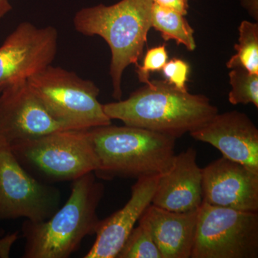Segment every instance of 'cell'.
<instances>
[{"label": "cell", "instance_id": "6da1fadb", "mask_svg": "<svg viewBox=\"0 0 258 258\" xmlns=\"http://www.w3.org/2000/svg\"><path fill=\"white\" fill-rule=\"evenodd\" d=\"M111 119L175 139L205 124L218 113L208 97L181 91L166 81H152L127 99L103 105Z\"/></svg>", "mask_w": 258, "mask_h": 258}, {"label": "cell", "instance_id": "7a4b0ae2", "mask_svg": "<svg viewBox=\"0 0 258 258\" xmlns=\"http://www.w3.org/2000/svg\"><path fill=\"white\" fill-rule=\"evenodd\" d=\"M103 194L104 185L97 181L94 172L73 181L69 200L50 218L24 221L23 257H69L86 236L96 234L101 221L97 208Z\"/></svg>", "mask_w": 258, "mask_h": 258}, {"label": "cell", "instance_id": "3957f363", "mask_svg": "<svg viewBox=\"0 0 258 258\" xmlns=\"http://www.w3.org/2000/svg\"><path fill=\"white\" fill-rule=\"evenodd\" d=\"M152 0H120L114 5H98L75 15L76 31L85 36H99L111 50L109 74L113 96L121 100L122 77L130 64L138 66L152 28Z\"/></svg>", "mask_w": 258, "mask_h": 258}, {"label": "cell", "instance_id": "277c9868", "mask_svg": "<svg viewBox=\"0 0 258 258\" xmlns=\"http://www.w3.org/2000/svg\"><path fill=\"white\" fill-rule=\"evenodd\" d=\"M100 179L161 175L175 157L176 139L139 127L111 124L90 129Z\"/></svg>", "mask_w": 258, "mask_h": 258}, {"label": "cell", "instance_id": "5b68a950", "mask_svg": "<svg viewBox=\"0 0 258 258\" xmlns=\"http://www.w3.org/2000/svg\"><path fill=\"white\" fill-rule=\"evenodd\" d=\"M91 129V128H90ZM90 129H64L10 147L21 165L38 181H73L98 170Z\"/></svg>", "mask_w": 258, "mask_h": 258}, {"label": "cell", "instance_id": "8992f818", "mask_svg": "<svg viewBox=\"0 0 258 258\" xmlns=\"http://www.w3.org/2000/svg\"><path fill=\"white\" fill-rule=\"evenodd\" d=\"M27 81L47 111L66 128L90 129L111 124L98 100L100 89L93 81L52 64Z\"/></svg>", "mask_w": 258, "mask_h": 258}, {"label": "cell", "instance_id": "52a82bcc", "mask_svg": "<svg viewBox=\"0 0 258 258\" xmlns=\"http://www.w3.org/2000/svg\"><path fill=\"white\" fill-rule=\"evenodd\" d=\"M258 212L203 203L190 258H257Z\"/></svg>", "mask_w": 258, "mask_h": 258}, {"label": "cell", "instance_id": "ba28073f", "mask_svg": "<svg viewBox=\"0 0 258 258\" xmlns=\"http://www.w3.org/2000/svg\"><path fill=\"white\" fill-rule=\"evenodd\" d=\"M61 193L53 184L33 177L8 144L0 143V220H46L60 208Z\"/></svg>", "mask_w": 258, "mask_h": 258}, {"label": "cell", "instance_id": "9c48e42d", "mask_svg": "<svg viewBox=\"0 0 258 258\" xmlns=\"http://www.w3.org/2000/svg\"><path fill=\"white\" fill-rule=\"evenodd\" d=\"M58 32L24 22L0 46V89L37 74L55 60Z\"/></svg>", "mask_w": 258, "mask_h": 258}, {"label": "cell", "instance_id": "30bf717a", "mask_svg": "<svg viewBox=\"0 0 258 258\" xmlns=\"http://www.w3.org/2000/svg\"><path fill=\"white\" fill-rule=\"evenodd\" d=\"M69 129L50 114L27 80L12 83L0 92V143L9 147Z\"/></svg>", "mask_w": 258, "mask_h": 258}, {"label": "cell", "instance_id": "8fae6325", "mask_svg": "<svg viewBox=\"0 0 258 258\" xmlns=\"http://www.w3.org/2000/svg\"><path fill=\"white\" fill-rule=\"evenodd\" d=\"M203 203L258 212V172L222 157L203 169Z\"/></svg>", "mask_w": 258, "mask_h": 258}, {"label": "cell", "instance_id": "7c38bea8", "mask_svg": "<svg viewBox=\"0 0 258 258\" xmlns=\"http://www.w3.org/2000/svg\"><path fill=\"white\" fill-rule=\"evenodd\" d=\"M189 135L213 146L222 157L258 172V130L245 113L237 111L217 113Z\"/></svg>", "mask_w": 258, "mask_h": 258}, {"label": "cell", "instance_id": "4fadbf2b", "mask_svg": "<svg viewBox=\"0 0 258 258\" xmlns=\"http://www.w3.org/2000/svg\"><path fill=\"white\" fill-rule=\"evenodd\" d=\"M159 176L137 179L132 188V197L124 207L100 221L96 240L83 257H117L136 223L152 204Z\"/></svg>", "mask_w": 258, "mask_h": 258}, {"label": "cell", "instance_id": "5bb4252c", "mask_svg": "<svg viewBox=\"0 0 258 258\" xmlns=\"http://www.w3.org/2000/svg\"><path fill=\"white\" fill-rule=\"evenodd\" d=\"M203 169L197 151L190 147L176 154L168 171L159 176L152 205L169 211L198 210L203 204Z\"/></svg>", "mask_w": 258, "mask_h": 258}, {"label": "cell", "instance_id": "9a60e30c", "mask_svg": "<svg viewBox=\"0 0 258 258\" xmlns=\"http://www.w3.org/2000/svg\"><path fill=\"white\" fill-rule=\"evenodd\" d=\"M198 210L171 212L152 204L146 209L142 216L149 223L162 258L191 257Z\"/></svg>", "mask_w": 258, "mask_h": 258}, {"label": "cell", "instance_id": "2e32d148", "mask_svg": "<svg viewBox=\"0 0 258 258\" xmlns=\"http://www.w3.org/2000/svg\"><path fill=\"white\" fill-rule=\"evenodd\" d=\"M151 23L165 41L175 40L178 45H184L189 51L196 48L194 30L181 13L153 3Z\"/></svg>", "mask_w": 258, "mask_h": 258}, {"label": "cell", "instance_id": "e0dca14e", "mask_svg": "<svg viewBox=\"0 0 258 258\" xmlns=\"http://www.w3.org/2000/svg\"><path fill=\"white\" fill-rule=\"evenodd\" d=\"M236 53L226 63L227 69L241 68L251 74H258V24L242 21L239 27Z\"/></svg>", "mask_w": 258, "mask_h": 258}, {"label": "cell", "instance_id": "ac0fdd59", "mask_svg": "<svg viewBox=\"0 0 258 258\" xmlns=\"http://www.w3.org/2000/svg\"><path fill=\"white\" fill-rule=\"evenodd\" d=\"M116 258H162L149 223L143 217L134 227Z\"/></svg>", "mask_w": 258, "mask_h": 258}, {"label": "cell", "instance_id": "d6986e66", "mask_svg": "<svg viewBox=\"0 0 258 258\" xmlns=\"http://www.w3.org/2000/svg\"><path fill=\"white\" fill-rule=\"evenodd\" d=\"M229 78L231 91L228 98L231 104L252 103L258 108V74L237 68L229 73Z\"/></svg>", "mask_w": 258, "mask_h": 258}, {"label": "cell", "instance_id": "ffe728a7", "mask_svg": "<svg viewBox=\"0 0 258 258\" xmlns=\"http://www.w3.org/2000/svg\"><path fill=\"white\" fill-rule=\"evenodd\" d=\"M167 51L166 45L152 47L148 50L144 55L142 66H137V74L140 82L147 84L150 82L149 76L151 73L158 72L162 70L168 61Z\"/></svg>", "mask_w": 258, "mask_h": 258}, {"label": "cell", "instance_id": "44dd1931", "mask_svg": "<svg viewBox=\"0 0 258 258\" xmlns=\"http://www.w3.org/2000/svg\"><path fill=\"white\" fill-rule=\"evenodd\" d=\"M189 71V64L179 58H173L167 61L161 70L166 81L171 86L181 91H187L186 83Z\"/></svg>", "mask_w": 258, "mask_h": 258}, {"label": "cell", "instance_id": "7402d4cb", "mask_svg": "<svg viewBox=\"0 0 258 258\" xmlns=\"http://www.w3.org/2000/svg\"><path fill=\"white\" fill-rule=\"evenodd\" d=\"M153 3L162 7L175 10L186 16L189 9V0H152Z\"/></svg>", "mask_w": 258, "mask_h": 258}, {"label": "cell", "instance_id": "603a6c76", "mask_svg": "<svg viewBox=\"0 0 258 258\" xmlns=\"http://www.w3.org/2000/svg\"><path fill=\"white\" fill-rule=\"evenodd\" d=\"M242 7L247 10L252 18L258 19V0H242Z\"/></svg>", "mask_w": 258, "mask_h": 258}, {"label": "cell", "instance_id": "cb8c5ba5", "mask_svg": "<svg viewBox=\"0 0 258 258\" xmlns=\"http://www.w3.org/2000/svg\"><path fill=\"white\" fill-rule=\"evenodd\" d=\"M13 9L9 0H0V19L5 17Z\"/></svg>", "mask_w": 258, "mask_h": 258}, {"label": "cell", "instance_id": "d4e9b609", "mask_svg": "<svg viewBox=\"0 0 258 258\" xmlns=\"http://www.w3.org/2000/svg\"><path fill=\"white\" fill-rule=\"evenodd\" d=\"M4 234V230H2V229H0V236H2Z\"/></svg>", "mask_w": 258, "mask_h": 258}, {"label": "cell", "instance_id": "484cf974", "mask_svg": "<svg viewBox=\"0 0 258 258\" xmlns=\"http://www.w3.org/2000/svg\"><path fill=\"white\" fill-rule=\"evenodd\" d=\"M2 90H3V89H0V92H1Z\"/></svg>", "mask_w": 258, "mask_h": 258}]
</instances>
